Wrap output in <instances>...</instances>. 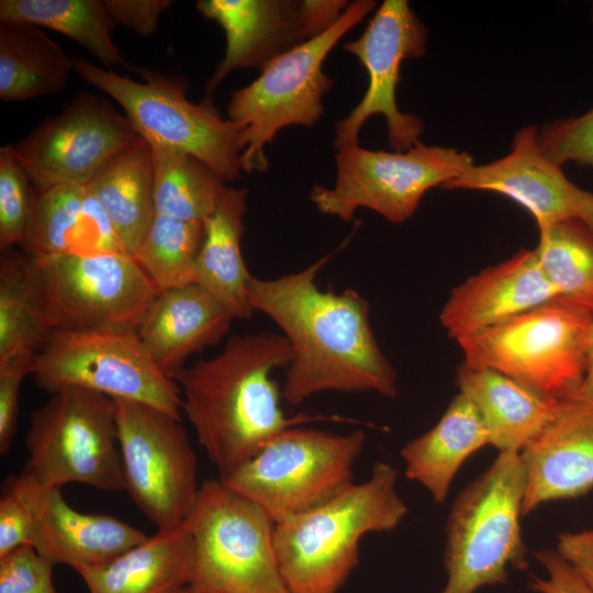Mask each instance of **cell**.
<instances>
[{"instance_id": "obj_1", "label": "cell", "mask_w": 593, "mask_h": 593, "mask_svg": "<svg viewBox=\"0 0 593 593\" xmlns=\"http://www.w3.org/2000/svg\"><path fill=\"white\" fill-rule=\"evenodd\" d=\"M331 257L279 278L253 277L248 284L250 306L275 322L291 348L282 399L298 405L326 391L393 399L398 374L374 337L369 303L353 289L336 293L316 283Z\"/></svg>"}, {"instance_id": "obj_2", "label": "cell", "mask_w": 593, "mask_h": 593, "mask_svg": "<svg viewBox=\"0 0 593 593\" xmlns=\"http://www.w3.org/2000/svg\"><path fill=\"white\" fill-rule=\"evenodd\" d=\"M290 360L291 348L282 334H245L231 337L217 355L174 374L182 411L220 480L286 428L314 422L359 424L336 415L287 416L280 404L282 390L271 374Z\"/></svg>"}, {"instance_id": "obj_3", "label": "cell", "mask_w": 593, "mask_h": 593, "mask_svg": "<svg viewBox=\"0 0 593 593\" xmlns=\"http://www.w3.org/2000/svg\"><path fill=\"white\" fill-rule=\"evenodd\" d=\"M398 470L373 465L370 477L329 502L275 523V548L290 593H338L359 563L369 533L391 532L407 514Z\"/></svg>"}, {"instance_id": "obj_4", "label": "cell", "mask_w": 593, "mask_h": 593, "mask_svg": "<svg viewBox=\"0 0 593 593\" xmlns=\"http://www.w3.org/2000/svg\"><path fill=\"white\" fill-rule=\"evenodd\" d=\"M526 486L518 451H500L454 502L446 525L445 586L438 593H475L507 583V568L526 570L519 517Z\"/></svg>"}, {"instance_id": "obj_5", "label": "cell", "mask_w": 593, "mask_h": 593, "mask_svg": "<svg viewBox=\"0 0 593 593\" xmlns=\"http://www.w3.org/2000/svg\"><path fill=\"white\" fill-rule=\"evenodd\" d=\"M72 63L80 79L122 107L145 141L197 157L225 182L239 178L243 127L223 119L210 98L191 102L186 78L135 67L132 69L143 79L138 82L81 57H74Z\"/></svg>"}, {"instance_id": "obj_6", "label": "cell", "mask_w": 593, "mask_h": 593, "mask_svg": "<svg viewBox=\"0 0 593 593\" xmlns=\"http://www.w3.org/2000/svg\"><path fill=\"white\" fill-rule=\"evenodd\" d=\"M376 7L373 0L349 2L331 29L267 61L254 81L232 92L227 115L243 127V171L268 169L264 147L282 128L311 127L321 119L323 99L334 85L323 64L339 40Z\"/></svg>"}, {"instance_id": "obj_7", "label": "cell", "mask_w": 593, "mask_h": 593, "mask_svg": "<svg viewBox=\"0 0 593 593\" xmlns=\"http://www.w3.org/2000/svg\"><path fill=\"white\" fill-rule=\"evenodd\" d=\"M195 593H290L275 548V522L220 479L201 483L186 522Z\"/></svg>"}, {"instance_id": "obj_8", "label": "cell", "mask_w": 593, "mask_h": 593, "mask_svg": "<svg viewBox=\"0 0 593 593\" xmlns=\"http://www.w3.org/2000/svg\"><path fill=\"white\" fill-rule=\"evenodd\" d=\"M365 443L361 429L342 435L292 426L221 481L277 523L312 511L353 485L354 465Z\"/></svg>"}, {"instance_id": "obj_9", "label": "cell", "mask_w": 593, "mask_h": 593, "mask_svg": "<svg viewBox=\"0 0 593 593\" xmlns=\"http://www.w3.org/2000/svg\"><path fill=\"white\" fill-rule=\"evenodd\" d=\"M35 300L53 331H136L157 289L126 254L26 255Z\"/></svg>"}, {"instance_id": "obj_10", "label": "cell", "mask_w": 593, "mask_h": 593, "mask_svg": "<svg viewBox=\"0 0 593 593\" xmlns=\"http://www.w3.org/2000/svg\"><path fill=\"white\" fill-rule=\"evenodd\" d=\"M25 448L22 473L41 485L125 491L115 403L104 394L76 387L52 393L31 415Z\"/></svg>"}, {"instance_id": "obj_11", "label": "cell", "mask_w": 593, "mask_h": 593, "mask_svg": "<svg viewBox=\"0 0 593 593\" xmlns=\"http://www.w3.org/2000/svg\"><path fill=\"white\" fill-rule=\"evenodd\" d=\"M592 320V312L558 296L457 343L465 362L559 399L582 385Z\"/></svg>"}, {"instance_id": "obj_12", "label": "cell", "mask_w": 593, "mask_h": 593, "mask_svg": "<svg viewBox=\"0 0 593 593\" xmlns=\"http://www.w3.org/2000/svg\"><path fill=\"white\" fill-rule=\"evenodd\" d=\"M31 376L51 394L81 388L145 403L180 421V390L154 361L136 331H53L34 357Z\"/></svg>"}, {"instance_id": "obj_13", "label": "cell", "mask_w": 593, "mask_h": 593, "mask_svg": "<svg viewBox=\"0 0 593 593\" xmlns=\"http://www.w3.org/2000/svg\"><path fill=\"white\" fill-rule=\"evenodd\" d=\"M335 160L334 186H315L310 193L315 208L344 222L365 208L393 224L409 220L428 190L443 188L474 165L467 152L421 142L393 153L358 144L338 149Z\"/></svg>"}, {"instance_id": "obj_14", "label": "cell", "mask_w": 593, "mask_h": 593, "mask_svg": "<svg viewBox=\"0 0 593 593\" xmlns=\"http://www.w3.org/2000/svg\"><path fill=\"white\" fill-rule=\"evenodd\" d=\"M113 400L125 491L157 530L184 524L201 484L180 421L145 403Z\"/></svg>"}, {"instance_id": "obj_15", "label": "cell", "mask_w": 593, "mask_h": 593, "mask_svg": "<svg viewBox=\"0 0 593 593\" xmlns=\"http://www.w3.org/2000/svg\"><path fill=\"white\" fill-rule=\"evenodd\" d=\"M427 33L407 1L385 0L363 33L344 44V49L363 65L369 82L357 107L336 124V150L358 145L359 132L373 114L384 116L389 145L394 152L407 150L419 142L424 132L422 119L400 111L395 94L403 60L425 55Z\"/></svg>"}, {"instance_id": "obj_16", "label": "cell", "mask_w": 593, "mask_h": 593, "mask_svg": "<svg viewBox=\"0 0 593 593\" xmlns=\"http://www.w3.org/2000/svg\"><path fill=\"white\" fill-rule=\"evenodd\" d=\"M141 136L110 102L81 92L12 145L37 191L61 184L86 186L114 155Z\"/></svg>"}, {"instance_id": "obj_17", "label": "cell", "mask_w": 593, "mask_h": 593, "mask_svg": "<svg viewBox=\"0 0 593 593\" xmlns=\"http://www.w3.org/2000/svg\"><path fill=\"white\" fill-rule=\"evenodd\" d=\"M346 0H200L197 10L217 22L225 54L206 81L205 97L235 69L260 67L323 34L342 16Z\"/></svg>"}, {"instance_id": "obj_18", "label": "cell", "mask_w": 593, "mask_h": 593, "mask_svg": "<svg viewBox=\"0 0 593 593\" xmlns=\"http://www.w3.org/2000/svg\"><path fill=\"white\" fill-rule=\"evenodd\" d=\"M538 132L534 125L519 128L507 155L471 166L443 189L502 194L528 211L539 232L564 220L581 221L593 231V192L574 184L542 154Z\"/></svg>"}, {"instance_id": "obj_19", "label": "cell", "mask_w": 593, "mask_h": 593, "mask_svg": "<svg viewBox=\"0 0 593 593\" xmlns=\"http://www.w3.org/2000/svg\"><path fill=\"white\" fill-rule=\"evenodd\" d=\"M26 505L32 517L31 546L53 564L75 571L109 564L148 535L110 515L81 513L71 507L61 489L41 485L23 474L5 483Z\"/></svg>"}, {"instance_id": "obj_20", "label": "cell", "mask_w": 593, "mask_h": 593, "mask_svg": "<svg viewBox=\"0 0 593 593\" xmlns=\"http://www.w3.org/2000/svg\"><path fill=\"white\" fill-rule=\"evenodd\" d=\"M526 472L522 514L593 489V393L582 388L557 399L547 425L521 451Z\"/></svg>"}, {"instance_id": "obj_21", "label": "cell", "mask_w": 593, "mask_h": 593, "mask_svg": "<svg viewBox=\"0 0 593 593\" xmlns=\"http://www.w3.org/2000/svg\"><path fill=\"white\" fill-rule=\"evenodd\" d=\"M555 298L558 294L541 271L535 250L522 249L454 288L439 321L457 342Z\"/></svg>"}, {"instance_id": "obj_22", "label": "cell", "mask_w": 593, "mask_h": 593, "mask_svg": "<svg viewBox=\"0 0 593 593\" xmlns=\"http://www.w3.org/2000/svg\"><path fill=\"white\" fill-rule=\"evenodd\" d=\"M233 320L211 293L191 283L158 292L136 333L157 366L172 379L188 357L217 344Z\"/></svg>"}, {"instance_id": "obj_23", "label": "cell", "mask_w": 593, "mask_h": 593, "mask_svg": "<svg viewBox=\"0 0 593 593\" xmlns=\"http://www.w3.org/2000/svg\"><path fill=\"white\" fill-rule=\"evenodd\" d=\"M456 383L477 409L492 446L521 452L544 429L557 399L486 367L462 361Z\"/></svg>"}, {"instance_id": "obj_24", "label": "cell", "mask_w": 593, "mask_h": 593, "mask_svg": "<svg viewBox=\"0 0 593 593\" xmlns=\"http://www.w3.org/2000/svg\"><path fill=\"white\" fill-rule=\"evenodd\" d=\"M193 562L192 536L182 524L157 530L107 566L77 572L89 593H171L189 586Z\"/></svg>"}, {"instance_id": "obj_25", "label": "cell", "mask_w": 593, "mask_h": 593, "mask_svg": "<svg viewBox=\"0 0 593 593\" xmlns=\"http://www.w3.org/2000/svg\"><path fill=\"white\" fill-rule=\"evenodd\" d=\"M246 188L225 187L204 221V239L197 261L195 283L211 293L236 320L254 314L247 296L253 276L240 249L247 209Z\"/></svg>"}, {"instance_id": "obj_26", "label": "cell", "mask_w": 593, "mask_h": 593, "mask_svg": "<svg viewBox=\"0 0 593 593\" xmlns=\"http://www.w3.org/2000/svg\"><path fill=\"white\" fill-rule=\"evenodd\" d=\"M489 444L477 409L459 392L435 426L403 446L405 477L422 484L436 503H441L462 463Z\"/></svg>"}, {"instance_id": "obj_27", "label": "cell", "mask_w": 593, "mask_h": 593, "mask_svg": "<svg viewBox=\"0 0 593 593\" xmlns=\"http://www.w3.org/2000/svg\"><path fill=\"white\" fill-rule=\"evenodd\" d=\"M86 187L108 211L124 254L133 257L156 214L149 143L141 137L114 155Z\"/></svg>"}, {"instance_id": "obj_28", "label": "cell", "mask_w": 593, "mask_h": 593, "mask_svg": "<svg viewBox=\"0 0 593 593\" xmlns=\"http://www.w3.org/2000/svg\"><path fill=\"white\" fill-rule=\"evenodd\" d=\"M72 58L41 27L0 22V99L21 102L63 91Z\"/></svg>"}, {"instance_id": "obj_29", "label": "cell", "mask_w": 593, "mask_h": 593, "mask_svg": "<svg viewBox=\"0 0 593 593\" xmlns=\"http://www.w3.org/2000/svg\"><path fill=\"white\" fill-rule=\"evenodd\" d=\"M0 22L35 25L61 33L111 70L126 66L112 38L115 23L104 0H1Z\"/></svg>"}, {"instance_id": "obj_30", "label": "cell", "mask_w": 593, "mask_h": 593, "mask_svg": "<svg viewBox=\"0 0 593 593\" xmlns=\"http://www.w3.org/2000/svg\"><path fill=\"white\" fill-rule=\"evenodd\" d=\"M149 145L156 214L204 222L216 208L225 181L190 154L156 143Z\"/></svg>"}, {"instance_id": "obj_31", "label": "cell", "mask_w": 593, "mask_h": 593, "mask_svg": "<svg viewBox=\"0 0 593 593\" xmlns=\"http://www.w3.org/2000/svg\"><path fill=\"white\" fill-rule=\"evenodd\" d=\"M534 250L558 296L593 313V231L578 220L560 221L539 232Z\"/></svg>"}, {"instance_id": "obj_32", "label": "cell", "mask_w": 593, "mask_h": 593, "mask_svg": "<svg viewBox=\"0 0 593 593\" xmlns=\"http://www.w3.org/2000/svg\"><path fill=\"white\" fill-rule=\"evenodd\" d=\"M204 222L155 214L133 256L158 292L195 283Z\"/></svg>"}, {"instance_id": "obj_33", "label": "cell", "mask_w": 593, "mask_h": 593, "mask_svg": "<svg viewBox=\"0 0 593 593\" xmlns=\"http://www.w3.org/2000/svg\"><path fill=\"white\" fill-rule=\"evenodd\" d=\"M1 253L0 363L20 354H36L52 333L38 311L26 256L13 249Z\"/></svg>"}, {"instance_id": "obj_34", "label": "cell", "mask_w": 593, "mask_h": 593, "mask_svg": "<svg viewBox=\"0 0 593 593\" xmlns=\"http://www.w3.org/2000/svg\"><path fill=\"white\" fill-rule=\"evenodd\" d=\"M86 186L61 184L35 190L34 202L21 247L42 257L77 254L83 217Z\"/></svg>"}, {"instance_id": "obj_35", "label": "cell", "mask_w": 593, "mask_h": 593, "mask_svg": "<svg viewBox=\"0 0 593 593\" xmlns=\"http://www.w3.org/2000/svg\"><path fill=\"white\" fill-rule=\"evenodd\" d=\"M35 197L29 176L12 145L0 147V249L22 244Z\"/></svg>"}, {"instance_id": "obj_36", "label": "cell", "mask_w": 593, "mask_h": 593, "mask_svg": "<svg viewBox=\"0 0 593 593\" xmlns=\"http://www.w3.org/2000/svg\"><path fill=\"white\" fill-rule=\"evenodd\" d=\"M538 141L542 154L561 167L574 163L593 168V105L579 116L546 123Z\"/></svg>"}, {"instance_id": "obj_37", "label": "cell", "mask_w": 593, "mask_h": 593, "mask_svg": "<svg viewBox=\"0 0 593 593\" xmlns=\"http://www.w3.org/2000/svg\"><path fill=\"white\" fill-rule=\"evenodd\" d=\"M53 564L31 545L0 557V593H57Z\"/></svg>"}, {"instance_id": "obj_38", "label": "cell", "mask_w": 593, "mask_h": 593, "mask_svg": "<svg viewBox=\"0 0 593 593\" xmlns=\"http://www.w3.org/2000/svg\"><path fill=\"white\" fill-rule=\"evenodd\" d=\"M36 354H20L0 363V454L11 447L18 425L19 392L23 379L32 373Z\"/></svg>"}, {"instance_id": "obj_39", "label": "cell", "mask_w": 593, "mask_h": 593, "mask_svg": "<svg viewBox=\"0 0 593 593\" xmlns=\"http://www.w3.org/2000/svg\"><path fill=\"white\" fill-rule=\"evenodd\" d=\"M107 10L115 23L139 36H152L158 27L161 14L172 5L170 0H104Z\"/></svg>"}, {"instance_id": "obj_40", "label": "cell", "mask_w": 593, "mask_h": 593, "mask_svg": "<svg viewBox=\"0 0 593 593\" xmlns=\"http://www.w3.org/2000/svg\"><path fill=\"white\" fill-rule=\"evenodd\" d=\"M32 517L20 496L5 485L0 497V557L30 545Z\"/></svg>"}, {"instance_id": "obj_41", "label": "cell", "mask_w": 593, "mask_h": 593, "mask_svg": "<svg viewBox=\"0 0 593 593\" xmlns=\"http://www.w3.org/2000/svg\"><path fill=\"white\" fill-rule=\"evenodd\" d=\"M547 575H532L528 589L535 593H592L573 569L556 550L541 549L534 553Z\"/></svg>"}, {"instance_id": "obj_42", "label": "cell", "mask_w": 593, "mask_h": 593, "mask_svg": "<svg viewBox=\"0 0 593 593\" xmlns=\"http://www.w3.org/2000/svg\"><path fill=\"white\" fill-rule=\"evenodd\" d=\"M556 551L593 593V528L559 534Z\"/></svg>"}, {"instance_id": "obj_43", "label": "cell", "mask_w": 593, "mask_h": 593, "mask_svg": "<svg viewBox=\"0 0 593 593\" xmlns=\"http://www.w3.org/2000/svg\"><path fill=\"white\" fill-rule=\"evenodd\" d=\"M581 388L593 393V320L591 322L585 345V372Z\"/></svg>"}, {"instance_id": "obj_44", "label": "cell", "mask_w": 593, "mask_h": 593, "mask_svg": "<svg viewBox=\"0 0 593 593\" xmlns=\"http://www.w3.org/2000/svg\"><path fill=\"white\" fill-rule=\"evenodd\" d=\"M171 593H195L191 586H184L182 589L176 590Z\"/></svg>"}, {"instance_id": "obj_45", "label": "cell", "mask_w": 593, "mask_h": 593, "mask_svg": "<svg viewBox=\"0 0 593 593\" xmlns=\"http://www.w3.org/2000/svg\"><path fill=\"white\" fill-rule=\"evenodd\" d=\"M592 21H593V9H592Z\"/></svg>"}]
</instances>
